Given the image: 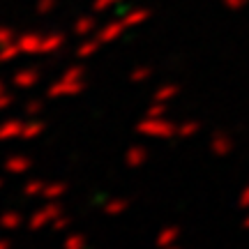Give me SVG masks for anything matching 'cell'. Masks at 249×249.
Here are the masks:
<instances>
[{
  "mask_svg": "<svg viewBox=\"0 0 249 249\" xmlns=\"http://www.w3.org/2000/svg\"><path fill=\"white\" fill-rule=\"evenodd\" d=\"M148 161V150L143 148V145H132L127 155H124V164L129 166V169H139Z\"/></svg>",
  "mask_w": 249,
  "mask_h": 249,
  "instance_id": "cell-10",
  "label": "cell"
},
{
  "mask_svg": "<svg viewBox=\"0 0 249 249\" xmlns=\"http://www.w3.org/2000/svg\"><path fill=\"white\" fill-rule=\"evenodd\" d=\"M70 224H71L70 217H67V214H60V217H55V222L51 224V226H53V231H65Z\"/></svg>",
  "mask_w": 249,
  "mask_h": 249,
  "instance_id": "cell-31",
  "label": "cell"
},
{
  "mask_svg": "<svg viewBox=\"0 0 249 249\" xmlns=\"http://www.w3.org/2000/svg\"><path fill=\"white\" fill-rule=\"evenodd\" d=\"M5 92V83H2V79H0V95Z\"/></svg>",
  "mask_w": 249,
  "mask_h": 249,
  "instance_id": "cell-37",
  "label": "cell"
},
{
  "mask_svg": "<svg viewBox=\"0 0 249 249\" xmlns=\"http://www.w3.org/2000/svg\"><path fill=\"white\" fill-rule=\"evenodd\" d=\"M17 39H18V46H21L23 55L42 53V39H44V35H37V33H26V35L17 37Z\"/></svg>",
  "mask_w": 249,
  "mask_h": 249,
  "instance_id": "cell-6",
  "label": "cell"
},
{
  "mask_svg": "<svg viewBox=\"0 0 249 249\" xmlns=\"http://www.w3.org/2000/svg\"><path fill=\"white\" fill-rule=\"evenodd\" d=\"M42 111H44V102H42V99H30V102L26 104V113H28V116L37 118Z\"/></svg>",
  "mask_w": 249,
  "mask_h": 249,
  "instance_id": "cell-28",
  "label": "cell"
},
{
  "mask_svg": "<svg viewBox=\"0 0 249 249\" xmlns=\"http://www.w3.org/2000/svg\"><path fill=\"white\" fill-rule=\"evenodd\" d=\"M12 104H14V95L5 90V92L0 95V111H7V108L12 107Z\"/></svg>",
  "mask_w": 249,
  "mask_h": 249,
  "instance_id": "cell-33",
  "label": "cell"
},
{
  "mask_svg": "<svg viewBox=\"0 0 249 249\" xmlns=\"http://www.w3.org/2000/svg\"><path fill=\"white\" fill-rule=\"evenodd\" d=\"M95 26H97V18L95 17H81V18H76V23H74V33L79 37H88V35H92Z\"/></svg>",
  "mask_w": 249,
  "mask_h": 249,
  "instance_id": "cell-15",
  "label": "cell"
},
{
  "mask_svg": "<svg viewBox=\"0 0 249 249\" xmlns=\"http://www.w3.org/2000/svg\"><path fill=\"white\" fill-rule=\"evenodd\" d=\"M18 53H23V51H21V46H18V39H14V42H9V44L0 46V62L14 60V58H18Z\"/></svg>",
  "mask_w": 249,
  "mask_h": 249,
  "instance_id": "cell-18",
  "label": "cell"
},
{
  "mask_svg": "<svg viewBox=\"0 0 249 249\" xmlns=\"http://www.w3.org/2000/svg\"><path fill=\"white\" fill-rule=\"evenodd\" d=\"M120 2H123V0H95V2H92V9H95V12H107V9L116 7Z\"/></svg>",
  "mask_w": 249,
  "mask_h": 249,
  "instance_id": "cell-29",
  "label": "cell"
},
{
  "mask_svg": "<svg viewBox=\"0 0 249 249\" xmlns=\"http://www.w3.org/2000/svg\"><path fill=\"white\" fill-rule=\"evenodd\" d=\"M136 132L143 134V136H152V139H171V136H176L178 134V127L169 120H164L161 118H143L141 123L136 124Z\"/></svg>",
  "mask_w": 249,
  "mask_h": 249,
  "instance_id": "cell-1",
  "label": "cell"
},
{
  "mask_svg": "<svg viewBox=\"0 0 249 249\" xmlns=\"http://www.w3.org/2000/svg\"><path fill=\"white\" fill-rule=\"evenodd\" d=\"M46 129V124L42 123V120H33V123H26V127H23V134H21V139L23 141H33V139H37V136H42Z\"/></svg>",
  "mask_w": 249,
  "mask_h": 249,
  "instance_id": "cell-17",
  "label": "cell"
},
{
  "mask_svg": "<svg viewBox=\"0 0 249 249\" xmlns=\"http://www.w3.org/2000/svg\"><path fill=\"white\" fill-rule=\"evenodd\" d=\"M150 18V9L145 7H136V9H129L127 14L123 17V23L127 28H134V26H141V23H145Z\"/></svg>",
  "mask_w": 249,
  "mask_h": 249,
  "instance_id": "cell-11",
  "label": "cell"
},
{
  "mask_svg": "<svg viewBox=\"0 0 249 249\" xmlns=\"http://www.w3.org/2000/svg\"><path fill=\"white\" fill-rule=\"evenodd\" d=\"M86 90V81H67V79H60L51 83L49 90H46V97L51 99H58V97H74V95H81Z\"/></svg>",
  "mask_w": 249,
  "mask_h": 249,
  "instance_id": "cell-3",
  "label": "cell"
},
{
  "mask_svg": "<svg viewBox=\"0 0 249 249\" xmlns=\"http://www.w3.org/2000/svg\"><path fill=\"white\" fill-rule=\"evenodd\" d=\"M62 214V205L58 201H49L44 208H39L37 213H33V217L28 219V229L30 231H37V229H44L46 224H53L55 217Z\"/></svg>",
  "mask_w": 249,
  "mask_h": 249,
  "instance_id": "cell-2",
  "label": "cell"
},
{
  "mask_svg": "<svg viewBox=\"0 0 249 249\" xmlns=\"http://www.w3.org/2000/svg\"><path fill=\"white\" fill-rule=\"evenodd\" d=\"M166 113V102H152L148 111H145V116L148 118H161Z\"/></svg>",
  "mask_w": 249,
  "mask_h": 249,
  "instance_id": "cell-26",
  "label": "cell"
},
{
  "mask_svg": "<svg viewBox=\"0 0 249 249\" xmlns=\"http://www.w3.org/2000/svg\"><path fill=\"white\" fill-rule=\"evenodd\" d=\"M99 44H102V42H99L97 37H95V39H86V42H81V44H79V49H76V55H79V58H90V55L97 53Z\"/></svg>",
  "mask_w": 249,
  "mask_h": 249,
  "instance_id": "cell-21",
  "label": "cell"
},
{
  "mask_svg": "<svg viewBox=\"0 0 249 249\" xmlns=\"http://www.w3.org/2000/svg\"><path fill=\"white\" fill-rule=\"evenodd\" d=\"M124 23H123V18L120 21H111V23H107V26L102 28L97 33V39L102 42V44H108V42H116L118 37H123L124 33Z\"/></svg>",
  "mask_w": 249,
  "mask_h": 249,
  "instance_id": "cell-7",
  "label": "cell"
},
{
  "mask_svg": "<svg viewBox=\"0 0 249 249\" xmlns=\"http://www.w3.org/2000/svg\"><path fill=\"white\" fill-rule=\"evenodd\" d=\"M23 127H26V123L18 120V118H9V120H5V123H0V141H14V139H21Z\"/></svg>",
  "mask_w": 249,
  "mask_h": 249,
  "instance_id": "cell-5",
  "label": "cell"
},
{
  "mask_svg": "<svg viewBox=\"0 0 249 249\" xmlns=\"http://www.w3.org/2000/svg\"><path fill=\"white\" fill-rule=\"evenodd\" d=\"M62 249H86V235H81V233L67 235L62 242Z\"/></svg>",
  "mask_w": 249,
  "mask_h": 249,
  "instance_id": "cell-24",
  "label": "cell"
},
{
  "mask_svg": "<svg viewBox=\"0 0 249 249\" xmlns=\"http://www.w3.org/2000/svg\"><path fill=\"white\" fill-rule=\"evenodd\" d=\"M198 132H201V123H198V120H187V123H182L178 127V136H182V139L196 136Z\"/></svg>",
  "mask_w": 249,
  "mask_h": 249,
  "instance_id": "cell-22",
  "label": "cell"
},
{
  "mask_svg": "<svg viewBox=\"0 0 249 249\" xmlns=\"http://www.w3.org/2000/svg\"><path fill=\"white\" fill-rule=\"evenodd\" d=\"M44 187H46V182H42V180H28L26 185H23V196H28V198H33V196H42Z\"/></svg>",
  "mask_w": 249,
  "mask_h": 249,
  "instance_id": "cell-23",
  "label": "cell"
},
{
  "mask_svg": "<svg viewBox=\"0 0 249 249\" xmlns=\"http://www.w3.org/2000/svg\"><path fill=\"white\" fill-rule=\"evenodd\" d=\"M224 7L226 9H233V12H238V9L247 7V0H222Z\"/></svg>",
  "mask_w": 249,
  "mask_h": 249,
  "instance_id": "cell-34",
  "label": "cell"
},
{
  "mask_svg": "<svg viewBox=\"0 0 249 249\" xmlns=\"http://www.w3.org/2000/svg\"><path fill=\"white\" fill-rule=\"evenodd\" d=\"M2 185H5V180H2V178H0V189H2Z\"/></svg>",
  "mask_w": 249,
  "mask_h": 249,
  "instance_id": "cell-40",
  "label": "cell"
},
{
  "mask_svg": "<svg viewBox=\"0 0 249 249\" xmlns=\"http://www.w3.org/2000/svg\"><path fill=\"white\" fill-rule=\"evenodd\" d=\"M21 224H23V214L17 210H5L0 214V229H5V231H17Z\"/></svg>",
  "mask_w": 249,
  "mask_h": 249,
  "instance_id": "cell-13",
  "label": "cell"
},
{
  "mask_svg": "<svg viewBox=\"0 0 249 249\" xmlns=\"http://www.w3.org/2000/svg\"><path fill=\"white\" fill-rule=\"evenodd\" d=\"M150 76H152L150 67H136V70H132V74H129V81H132V83H143V81H148Z\"/></svg>",
  "mask_w": 249,
  "mask_h": 249,
  "instance_id": "cell-25",
  "label": "cell"
},
{
  "mask_svg": "<svg viewBox=\"0 0 249 249\" xmlns=\"http://www.w3.org/2000/svg\"><path fill=\"white\" fill-rule=\"evenodd\" d=\"M178 92H180L178 83H166V86H161V88L155 92V102H169V99H173Z\"/></svg>",
  "mask_w": 249,
  "mask_h": 249,
  "instance_id": "cell-20",
  "label": "cell"
},
{
  "mask_svg": "<svg viewBox=\"0 0 249 249\" xmlns=\"http://www.w3.org/2000/svg\"><path fill=\"white\" fill-rule=\"evenodd\" d=\"M39 79H42L39 70H35V67H26V70L14 71L12 83H14L17 88H21V90H30V88H35L37 83H39Z\"/></svg>",
  "mask_w": 249,
  "mask_h": 249,
  "instance_id": "cell-4",
  "label": "cell"
},
{
  "mask_svg": "<svg viewBox=\"0 0 249 249\" xmlns=\"http://www.w3.org/2000/svg\"><path fill=\"white\" fill-rule=\"evenodd\" d=\"M17 35H14V30L12 28H0V46L9 44V42H14Z\"/></svg>",
  "mask_w": 249,
  "mask_h": 249,
  "instance_id": "cell-30",
  "label": "cell"
},
{
  "mask_svg": "<svg viewBox=\"0 0 249 249\" xmlns=\"http://www.w3.org/2000/svg\"><path fill=\"white\" fill-rule=\"evenodd\" d=\"M238 205H240V208H249V185L245 187V189H242L240 192V198H238Z\"/></svg>",
  "mask_w": 249,
  "mask_h": 249,
  "instance_id": "cell-35",
  "label": "cell"
},
{
  "mask_svg": "<svg viewBox=\"0 0 249 249\" xmlns=\"http://www.w3.org/2000/svg\"><path fill=\"white\" fill-rule=\"evenodd\" d=\"M33 166V160L26 157V155H12L5 160V171L12 173V176H18V173H26L28 169Z\"/></svg>",
  "mask_w": 249,
  "mask_h": 249,
  "instance_id": "cell-9",
  "label": "cell"
},
{
  "mask_svg": "<svg viewBox=\"0 0 249 249\" xmlns=\"http://www.w3.org/2000/svg\"><path fill=\"white\" fill-rule=\"evenodd\" d=\"M161 249H180L178 245H169V247H161Z\"/></svg>",
  "mask_w": 249,
  "mask_h": 249,
  "instance_id": "cell-39",
  "label": "cell"
},
{
  "mask_svg": "<svg viewBox=\"0 0 249 249\" xmlns=\"http://www.w3.org/2000/svg\"><path fill=\"white\" fill-rule=\"evenodd\" d=\"M65 192H67V185H65V182H46L44 192H42V198H44V201H58Z\"/></svg>",
  "mask_w": 249,
  "mask_h": 249,
  "instance_id": "cell-16",
  "label": "cell"
},
{
  "mask_svg": "<svg viewBox=\"0 0 249 249\" xmlns=\"http://www.w3.org/2000/svg\"><path fill=\"white\" fill-rule=\"evenodd\" d=\"M83 74H86V70H83L81 65H74V67H70V70H65L62 79H67V81H83Z\"/></svg>",
  "mask_w": 249,
  "mask_h": 249,
  "instance_id": "cell-27",
  "label": "cell"
},
{
  "mask_svg": "<svg viewBox=\"0 0 249 249\" xmlns=\"http://www.w3.org/2000/svg\"><path fill=\"white\" fill-rule=\"evenodd\" d=\"M180 240V229L178 226H166V229H161L160 235H157V247H169V245H176Z\"/></svg>",
  "mask_w": 249,
  "mask_h": 249,
  "instance_id": "cell-14",
  "label": "cell"
},
{
  "mask_svg": "<svg viewBox=\"0 0 249 249\" xmlns=\"http://www.w3.org/2000/svg\"><path fill=\"white\" fill-rule=\"evenodd\" d=\"M55 7V0H37V12L39 14H49Z\"/></svg>",
  "mask_w": 249,
  "mask_h": 249,
  "instance_id": "cell-32",
  "label": "cell"
},
{
  "mask_svg": "<svg viewBox=\"0 0 249 249\" xmlns=\"http://www.w3.org/2000/svg\"><path fill=\"white\" fill-rule=\"evenodd\" d=\"M242 226H245V229H249V214H247V219L242 222Z\"/></svg>",
  "mask_w": 249,
  "mask_h": 249,
  "instance_id": "cell-38",
  "label": "cell"
},
{
  "mask_svg": "<svg viewBox=\"0 0 249 249\" xmlns=\"http://www.w3.org/2000/svg\"><path fill=\"white\" fill-rule=\"evenodd\" d=\"M62 44H65V35L62 33L44 35V39H42V55H53L58 49H62Z\"/></svg>",
  "mask_w": 249,
  "mask_h": 249,
  "instance_id": "cell-12",
  "label": "cell"
},
{
  "mask_svg": "<svg viewBox=\"0 0 249 249\" xmlns=\"http://www.w3.org/2000/svg\"><path fill=\"white\" fill-rule=\"evenodd\" d=\"M210 150H213L217 157H226V155H231L233 152V139L229 136V134L217 132L213 136V141H210Z\"/></svg>",
  "mask_w": 249,
  "mask_h": 249,
  "instance_id": "cell-8",
  "label": "cell"
},
{
  "mask_svg": "<svg viewBox=\"0 0 249 249\" xmlns=\"http://www.w3.org/2000/svg\"><path fill=\"white\" fill-rule=\"evenodd\" d=\"M0 249H12V242L7 238H0Z\"/></svg>",
  "mask_w": 249,
  "mask_h": 249,
  "instance_id": "cell-36",
  "label": "cell"
},
{
  "mask_svg": "<svg viewBox=\"0 0 249 249\" xmlns=\"http://www.w3.org/2000/svg\"><path fill=\"white\" fill-rule=\"evenodd\" d=\"M127 208H129V201H127V198H111V201H107V205H104V213L111 214V217H116V214H123Z\"/></svg>",
  "mask_w": 249,
  "mask_h": 249,
  "instance_id": "cell-19",
  "label": "cell"
}]
</instances>
